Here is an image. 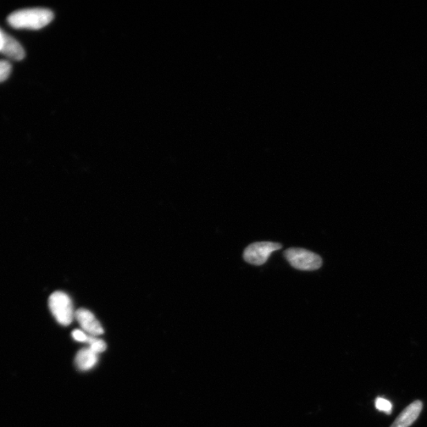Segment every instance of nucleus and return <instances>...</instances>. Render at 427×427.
Masks as SVG:
<instances>
[{"label": "nucleus", "mask_w": 427, "mask_h": 427, "mask_svg": "<svg viewBox=\"0 0 427 427\" xmlns=\"http://www.w3.org/2000/svg\"><path fill=\"white\" fill-rule=\"evenodd\" d=\"M53 11L44 8L24 9L15 11L8 21L15 29L41 30L53 20Z\"/></svg>", "instance_id": "nucleus-1"}, {"label": "nucleus", "mask_w": 427, "mask_h": 427, "mask_svg": "<svg viewBox=\"0 0 427 427\" xmlns=\"http://www.w3.org/2000/svg\"><path fill=\"white\" fill-rule=\"evenodd\" d=\"M284 257L293 269L316 271L322 266L323 260L317 253L302 248H290L284 253Z\"/></svg>", "instance_id": "nucleus-2"}, {"label": "nucleus", "mask_w": 427, "mask_h": 427, "mask_svg": "<svg viewBox=\"0 0 427 427\" xmlns=\"http://www.w3.org/2000/svg\"><path fill=\"white\" fill-rule=\"evenodd\" d=\"M50 310L58 323L64 326L71 325L75 317L73 305L71 299L62 291H57L49 298Z\"/></svg>", "instance_id": "nucleus-3"}, {"label": "nucleus", "mask_w": 427, "mask_h": 427, "mask_svg": "<svg viewBox=\"0 0 427 427\" xmlns=\"http://www.w3.org/2000/svg\"><path fill=\"white\" fill-rule=\"evenodd\" d=\"M282 246L280 243L262 242L253 243L244 251V260L248 264L262 266L267 262L271 254L279 251Z\"/></svg>", "instance_id": "nucleus-4"}, {"label": "nucleus", "mask_w": 427, "mask_h": 427, "mask_svg": "<svg viewBox=\"0 0 427 427\" xmlns=\"http://www.w3.org/2000/svg\"><path fill=\"white\" fill-rule=\"evenodd\" d=\"M75 317L80 323L81 328L89 336H97L103 334L104 329L94 315L86 309L77 310Z\"/></svg>", "instance_id": "nucleus-5"}, {"label": "nucleus", "mask_w": 427, "mask_h": 427, "mask_svg": "<svg viewBox=\"0 0 427 427\" xmlns=\"http://www.w3.org/2000/svg\"><path fill=\"white\" fill-rule=\"evenodd\" d=\"M422 409V401H415L403 410L391 427H409L418 419Z\"/></svg>", "instance_id": "nucleus-6"}, {"label": "nucleus", "mask_w": 427, "mask_h": 427, "mask_svg": "<svg viewBox=\"0 0 427 427\" xmlns=\"http://www.w3.org/2000/svg\"><path fill=\"white\" fill-rule=\"evenodd\" d=\"M2 54L8 58L16 61L24 60L26 55L25 50L21 44L12 37L5 33Z\"/></svg>", "instance_id": "nucleus-7"}, {"label": "nucleus", "mask_w": 427, "mask_h": 427, "mask_svg": "<svg viewBox=\"0 0 427 427\" xmlns=\"http://www.w3.org/2000/svg\"><path fill=\"white\" fill-rule=\"evenodd\" d=\"M75 363L78 369L86 371L92 369L98 363V354L91 348L82 349L77 353Z\"/></svg>", "instance_id": "nucleus-8"}, {"label": "nucleus", "mask_w": 427, "mask_h": 427, "mask_svg": "<svg viewBox=\"0 0 427 427\" xmlns=\"http://www.w3.org/2000/svg\"><path fill=\"white\" fill-rule=\"evenodd\" d=\"M91 350L96 354L102 353L105 350H107V345L105 343L100 339H97V338L94 336H89L88 340L87 342Z\"/></svg>", "instance_id": "nucleus-9"}, {"label": "nucleus", "mask_w": 427, "mask_h": 427, "mask_svg": "<svg viewBox=\"0 0 427 427\" xmlns=\"http://www.w3.org/2000/svg\"><path fill=\"white\" fill-rule=\"evenodd\" d=\"M375 407L379 411L383 412L387 415H390L392 413V404L385 398H376L375 401Z\"/></svg>", "instance_id": "nucleus-10"}, {"label": "nucleus", "mask_w": 427, "mask_h": 427, "mask_svg": "<svg viewBox=\"0 0 427 427\" xmlns=\"http://www.w3.org/2000/svg\"><path fill=\"white\" fill-rule=\"evenodd\" d=\"M12 66L7 60H0V82L7 80Z\"/></svg>", "instance_id": "nucleus-11"}, {"label": "nucleus", "mask_w": 427, "mask_h": 427, "mask_svg": "<svg viewBox=\"0 0 427 427\" xmlns=\"http://www.w3.org/2000/svg\"><path fill=\"white\" fill-rule=\"evenodd\" d=\"M74 339L76 341L87 343L88 340L89 335H87L84 331L81 330H75L72 334Z\"/></svg>", "instance_id": "nucleus-12"}, {"label": "nucleus", "mask_w": 427, "mask_h": 427, "mask_svg": "<svg viewBox=\"0 0 427 427\" xmlns=\"http://www.w3.org/2000/svg\"><path fill=\"white\" fill-rule=\"evenodd\" d=\"M4 37H5V33L2 30H0V52H1V50L3 46Z\"/></svg>", "instance_id": "nucleus-13"}]
</instances>
